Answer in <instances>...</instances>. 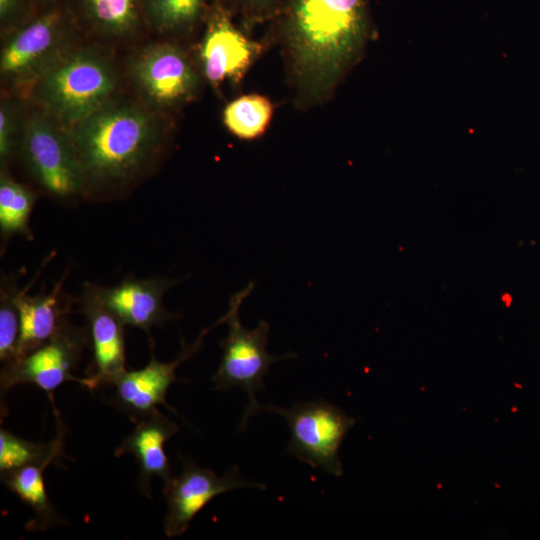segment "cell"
<instances>
[{"instance_id":"1","label":"cell","mask_w":540,"mask_h":540,"mask_svg":"<svg viewBox=\"0 0 540 540\" xmlns=\"http://www.w3.org/2000/svg\"><path fill=\"white\" fill-rule=\"evenodd\" d=\"M81 177V196L116 198L152 166L162 150L154 119L131 104L107 103L67 129Z\"/></svg>"},{"instance_id":"2","label":"cell","mask_w":540,"mask_h":540,"mask_svg":"<svg viewBox=\"0 0 540 540\" xmlns=\"http://www.w3.org/2000/svg\"><path fill=\"white\" fill-rule=\"evenodd\" d=\"M284 36L295 78L324 97L356 59L368 32L366 0H289Z\"/></svg>"},{"instance_id":"3","label":"cell","mask_w":540,"mask_h":540,"mask_svg":"<svg viewBox=\"0 0 540 540\" xmlns=\"http://www.w3.org/2000/svg\"><path fill=\"white\" fill-rule=\"evenodd\" d=\"M115 84L109 63L83 51L64 56L42 70L34 96L45 115L69 129L107 104Z\"/></svg>"},{"instance_id":"4","label":"cell","mask_w":540,"mask_h":540,"mask_svg":"<svg viewBox=\"0 0 540 540\" xmlns=\"http://www.w3.org/2000/svg\"><path fill=\"white\" fill-rule=\"evenodd\" d=\"M250 282L244 289L231 296L225 322L228 325L227 336L219 342L222 350L220 363L212 376L213 389L226 391L235 387L242 388L248 403L242 417L240 428H244L249 417L261 411L256 392L264 388V377L270 366L284 359L296 357L293 353L273 356L267 351L270 326L260 321L256 328H245L239 318V309L244 299L254 289Z\"/></svg>"},{"instance_id":"5","label":"cell","mask_w":540,"mask_h":540,"mask_svg":"<svg viewBox=\"0 0 540 540\" xmlns=\"http://www.w3.org/2000/svg\"><path fill=\"white\" fill-rule=\"evenodd\" d=\"M282 416L290 430L286 452L313 468L341 476L340 446L355 420L326 400L298 402L290 408L263 406Z\"/></svg>"},{"instance_id":"6","label":"cell","mask_w":540,"mask_h":540,"mask_svg":"<svg viewBox=\"0 0 540 540\" xmlns=\"http://www.w3.org/2000/svg\"><path fill=\"white\" fill-rule=\"evenodd\" d=\"M22 155L43 191L60 202L81 196V177L68 130L47 115L26 123Z\"/></svg>"},{"instance_id":"7","label":"cell","mask_w":540,"mask_h":540,"mask_svg":"<svg viewBox=\"0 0 540 540\" xmlns=\"http://www.w3.org/2000/svg\"><path fill=\"white\" fill-rule=\"evenodd\" d=\"M89 342L88 328L74 326L65 318L55 334L43 345L2 365L1 398L12 387L22 384L35 385L48 394L70 380L82 385L83 378L75 377L73 371Z\"/></svg>"},{"instance_id":"8","label":"cell","mask_w":540,"mask_h":540,"mask_svg":"<svg viewBox=\"0 0 540 540\" xmlns=\"http://www.w3.org/2000/svg\"><path fill=\"white\" fill-rule=\"evenodd\" d=\"M179 458L181 472L164 483L163 489L167 504L164 533L168 538L183 535L194 517L217 496L243 487L265 489L263 484L242 479L237 466L218 476L187 457L179 455Z\"/></svg>"},{"instance_id":"9","label":"cell","mask_w":540,"mask_h":540,"mask_svg":"<svg viewBox=\"0 0 540 540\" xmlns=\"http://www.w3.org/2000/svg\"><path fill=\"white\" fill-rule=\"evenodd\" d=\"M222 323L223 317L214 325L203 329L193 343L187 344L182 340L181 351L170 362L159 361L151 345V358L145 367L139 370H125L107 384L114 388L113 401L116 406L133 418L139 419L157 410L158 405H165L173 410L166 402V395L169 387L179 381L176 377L177 368L194 357L201 350L208 332Z\"/></svg>"},{"instance_id":"10","label":"cell","mask_w":540,"mask_h":540,"mask_svg":"<svg viewBox=\"0 0 540 540\" xmlns=\"http://www.w3.org/2000/svg\"><path fill=\"white\" fill-rule=\"evenodd\" d=\"M78 303L87 321L93 351L82 385L95 390L126 370L124 325L105 304L102 286L86 282Z\"/></svg>"},{"instance_id":"11","label":"cell","mask_w":540,"mask_h":540,"mask_svg":"<svg viewBox=\"0 0 540 540\" xmlns=\"http://www.w3.org/2000/svg\"><path fill=\"white\" fill-rule=\"evenodd\" d=\"M133 71L143 94L151 103L161 107L187 101L198 85L187 56L173 45L149 47L139 55Z\"/></svg>"},{"instance_id":"12","label":"cell","mask_w":540,"mask_h":540,"mask_svg":"<svg viewBox=\"0 0 540 540\" xmlns=\"http://www.w3.org/2000/svg\"><path fill=\"white\" fill-rule=\"evenodd\" d=\"M180 280L163 277H125L113 287H102L105 304L124 326L150 331L174 319L163 305L168 289Z\"/></svg>"},{"instance_id":"13","label":"cell","mask_w":540,"mask_h":540,"mask_svg":"<svg viewBox=\"0 0 540 540\" xmlns=\"http://www.w3.org/2000/svg\"><path fill=\"white\" fill-rule=\"evenodd\" d=\"M259 49L222 10L217 9L209 20L200 49L203 72L214 84L236 80L251 65Z\"/></svg>"},{"instance_id":"14","label":"cell","mask_w":540,"mask_h":540,"mask_svg":"<svg viewBox=\"0 0 540 540\" xmlns=\"http://www.w3.org/2000/svg\"><path fill=\"white\" fill-rule=\"evenodd\" d=\"M178 431L176 423L157 409L140 418L134 430L115 450L117 457L123 454H132L135 457L139 467L137 486L149 499L153 477H160L164 483L173 477L165 443Z\"/></svg>"},{"instance_id":"15","label":"cell","mask_w":540,"mask_h":540,"mask_svg":"<svg viewBox=\"0 0 540 540\" xmlns=\"http://www.w3.org/2000/svg\"><path fill=\"white\" fill-rule=\"evenodd\" d=\"M63 27V13L53 9L20 28L2 50L1 74L20 79L44 64L58 43Z\"/></svg>"},{"instance_id":"16","label":"cell","mask_w":540,"mask_h":540,"mask_svg":"<svg viewBox=\"0 0 540 540\" xmlns=\"http://www.w3.org/2000/svg\"><path fill=\"white\" fill-rule=\"evenodd\" d=\"M67 274L68 271L48 293L28 294V290L39 274L34 277L29 287L27 285L20 291L17 298L20 330L15 359L32 352L47 342L71 310L72 302L65 301L63 298V283Z\"/></svg>"},{"instance_id":"17","label":"cell","mask_w":540,"mask_h":540,"mask_svg":"<svg viewBox=\"0 0 540 540\" xmlns=\"http://www.w3.org/2000/svg\"><path fill=\"white\" fill-rule=\"evenodd\" d=\"M51 464H32L1 474L2 483L32 509L34 516L26 525L30 531H45L66 524L46 491L44 471Z\"/></svg>"},{"instance_id":"18","label":"cell","mask_w":540,"mask_h":540,"mask_svg":"<svg viewBox=\"0 0 540 540\" xmlns=\"http://www.w3.org/2000/svg\"><path fill=\"white\" fill-rule=\"evenodd\" d=\"M37 195L27 186L15 181L6 172L0 178V237L2 249L8 241L20 236L32 240L30 217Z\"/></svg>"},{"instance_id":"19","label":"cell","mask_w":540,"mask_h":540,"mask_svg":"<svg viewBox=\"0 0 540 540\" xmlns=\"http://www.w3.org/2000/svg\"><path fill=\"white\" fill-rule=\"evenodd\" d=\"M49 443H36L24 440L10 431L0 429V474L27 465L57 461L63 451V430Z\"/></svg>"},{"instance_id":"20","label":"cell","mask_w":540,"mask_h":540,"mask_svg":"<svg viewBox=\"0 0 540 540\" xmlns=\"http://www.w3.org/2000/svg\"><path fill=\"white\" fill-rule=\"evenodd\" d=\"M273 115L270 100L258 94L238 97L227 104L223 121L227 129L242 140H253L267 129Z\"/></svg>"},{"instance_id":"21","label":"cell","mask_w":540,"mask_h":540,"mask_svg":"<svg viewBox=\"0 0 540 540\" xmlns=\"http://www.w3.org/2000/svg\"><path fill=\"white\" fill-rule=\"evenodd\" d=\"M19 272L2 275L0 285V360L3 365L16 357L20 319L17 298Z\"/></svg>"},{"instance_id":"22","label":"cell","mask_w":540,"mask_h":540,"mask_svg":"<svg viewBox=\"0 0 540 540\" xmlns=\"http://www.w3.org/2000/svg\"><path fill=\"white\" fill-rule=\"evenodd\" d=\"M89 19L113 34L134 28L139 19V0H80Z\"/></svg>"},{"instance_id":"23","label":"cell","mask_w":540,"mask_h":540,"mask_svg":"<svg viewBox=\"0 0 540 540\" xmlns=\"http://www.w3.org/2000/svg\"><path fill=\"white\" fill-rule=\"evenodd\" d=\"M152 23L162 31H180L193 26L200 18L205 0H144Z\"/></svg>"},{"instance_id":"24","label":"cell","mask_w":540,"mask_h":540,"mask_svg":"<svg viewBox=\"0 0 540 540\" xmlns=\"http://www.w3.org/2000/svg\"><path fill=\"white\" fill-rule=\"evenodd\" d=\"M8 107L4 104L0 109V158L6 163L14 149L12 117Z\"/></svg>"},{"instance_id":"25","label":"cell","mask_w":540,"mask_h":540,"mask_svg":"<svg viewBox=\"0 0 540 540\" xmlns=\"http://www.w3.org/2000/svg\"><path fill=\"white\" fill-rule=\"evenodd\" d=\"M23 0H0V18L1 21H8L20 9Z\"/></svg>"},{"instance_id":"26","label":"cell","mask_w":540,"mask_h":540,"mask_svg":"<svg viewBox=\"0 0 540 540\" xmlns=\"http://www.w3.org/2000/svg\"><path fill=\"white\" fill-rule=\"evenodd\" d=\"M247 11H261L272 6L277 0H232Z\"/></svg>"}]
</instances>
